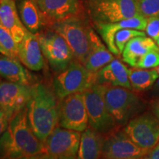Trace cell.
<instances>
[{
	"label": "cell",
	"mask_w": 159,
	"mask_h": 159,
	"mask_svg": "<svg viewBox=\"0 0 159 159\" xmlns=\"http://www.w3.org/2000/svg\"><path fill=\"white\" fill-rule=\"evenodd\" d=\"M0 158H45L44 143L32 130L27 107L12 117L0 136Z\"/></svg>",
	"instance_id": "obj_1"
},
{
	"label": "cell",
	"mask_w": 159,
	"mask_h": 159,
	"mask_svg": "<svg viewBox=\"0 0 159 159\" xmlns=\"http://www.w3.org/2000/svg\"><path fill=\"white\" fill-rule=\"evenodd\" d=\"M27 108L32 130L44 142L58 125L57 97L54 91L41 83L32 85V96Z\"/></svg>",
	"instance_id": "obj_2"
},
{
	"label": "cell",
	"mask_w": 159,
	"mask_h": 159,
	"mask_svg": "<svg viewBox=\"0 0 159 159\" xmlns=\"http://www.w3.org/2000/svg\"><path fill=\"white\" fill-rule=\"evenodd\" d=\"M47 28L61 35L71 48L75 60L85 64L90 52L91 27L84 16L58 21Z\"/></svg>",
	"instance_id": "obj_3"
},
{
	"label": "cell",
	"mask_w": 159,
	"mask_h": 159,
	"mask_svg": "<svg viewBox=\"0 0 159 159\" xmlns=\"http://www.w3.org/2000/svg\"><path fill=\"white\" fill-rule=\"evenodd\" d=\"M105 99L107 108L116 125H125L141 112L144 105L130 89L106 85Z\"/></svg>",
	"instance_id": "obj_4"
},
{
	"label": "cell",
	"mask_w": 159,
	"mask_h": 159,
	"mask_svg": "<svg viewBox=\"0 0 159 159\" xmlns=\"http://www.w3.org/2000/svg\"><path fill=\"white\" fill-rule=\"evenodd\" d=\"M92 73L83 63L74 60L66 68L57 73L53 80V91L57 99L75 93L83 92L95 82Z\"/></svg>",
	"instance_id": "obj_5"
},
{
	"label": "cell",
	"mask_w": 159,
	"mask_h": 159,
	"mask_svg": "<svg viewBox=\"0 0 159 159\" xmlns=\"http://www.w3.org/2000/svg\"><path fill=\"white\" fill-rule=\"evenodd\" d=\"M87 12L94 23H113L139 16L138 0H86Z\"/></svg>",
	"instance_id": "obj_6"
},
{
	"label": "cell",
	"mask_w": 159,
	"mask_h": 159,
	"mask_svg": "<svg viewBox=\"0 0 159 159\" xmlns=\"http://www.w3.org/2000/svg\"><path fill=\"white\" fill-rule=\"evenodd\" d=\"M106 85L94 83L83 91L89 125L101 134H109L116 124L107 108L105 99Z\"/></svg>",
	"instance_id": "obj_7"
},
{
	"label": "cell",
	"mask_w": 159,
	"mask_h": 159,
	"mask_svg": "<svg viewBox=\"0 0 159 159\" xmlns=\"http://www.w3.org/2000/svg\"><path fill=\"white\" fill-rule=\"evenodd\" d=\"M43 56L51 69L58 73L75 60L72 51L65 39L56 32L48 29L36 33Z\"/></svg>",
	"instance_id": "obj_8"
},
{
	"label": "cell",
	"mask_w": 159,
	"mask_h": 159,
	"mask_svg": "<svg viewBox=\"0 0 159 159\" xmlns=\"http://www.w3.org/2000/svg\"><path fill=\"white\" fill-rule=\"evenodd\" d=\"M58 125L82 133L89 126V117L83 93H75L57 102Z\"/></svg>",
	"instance_id": "obj_9"
},
{
	"label": "cell",
	"mask_w": 159,
	"mask_h": 159,
	"mask_svg": "<svg viewBox=\"0 0 159 159\" xmlns=\"http://www.w3.org/2000/svg\"><path fill=\"white\" fill-rule=\"evenodd\" d=\"M81 134L78 131L56 127L45 140V158H77Z\"/></svg>",
	"instance_id": "obj_10"
},
{
	"label": "cell",
	"mask_w": 159,
	"mask_h": 159,
	"mask_svg": "<svg viewBox=\"0 0 159 159\" xmlns=\"http://www.w3.org/2000/svg\"><path fill=\"white\" fill-rule=\"evenodd\" d=\"M124 131L136 145L150 151L159 142V120L156 116L144 114L125 125Z\"/></svg>",
	"instance_id": "obj_11"
},
{
	"label": "cell",
	"mask_w": 159,
	"mask_h": 159,
	"mask_svg": "<svg viewBox=\"0 0 159 159\" xmlns=\"http://www.w3.org/2000/svg\"><path fill=\"white\" fill-rule=\"evenodd\" d=\"M148 152L135 144L123 130L111 132L105 137L101 157L108 159H138L144 158Z\"/></svg>",
	"instance_id": "obj_12"
},
{
	"label": "cell",
	"mask_w": 159,
	"mask_h": 159,
	"mask_svg": "<svg viewBox=\"0 0 159 159\" xmlns=\"http://www.w3.org/2000/svg\"><path fill=\"white\" fill-rule=\"evenodd\" d=\"M42 14L44 26L70 18L83 16V5L80 0H35Z\"/></svg>",
	"instance_id": "obj_13"
},
{
	"label": "cell",
	"mask_w": 159,
	"mask_h": 159,
	"mask_svg": "<svg viewBox=\"0 0 159 159\" xmlns=\"http://www.w3.org/2000/svg\"><path fill=\"white\" fill-rule=\"evenodd\" d=\"M32 96V85L0 82V108L13 116L27 107Z\"/></svg>",
	"instance_id": "obj_14"
},
{
	"label": "cell",
	"mask_w": 159,
	"mask_h": 159,
	"mask_svg": "<svg viewBox=\"0 0 159 159\" xmlns=\"http://www.w3.org/2000/svg\"><path fill=\"white\" fill-rule=\"evenodd\" d=\"M148 19L143 16L122 20L113 23H94V27L99 34L101 35L109 50L115 55H119V52L115 44L114 37L116 33L119 30L131 28L144 31L146 29Z\"/></svg>",
	"instance_id": "obj_15"
},
{
	"label": "cell",
	"mask_w": 159,
	"mask_h": 159,
	"mask_svg": "<svg viewBox=\"0 0 159 159\" xmlns=\"http://www.w3.org/2000/svg\"><path fill=\"white\" fill-rule=\"evenodd\" d=\"M17 47L18 57L25 67L33 71H40L43 68L44 59L36 34L27 30Z\"/></svg>",
	"instance_id": "obj_16"
},
{
	"label": "cell",
	"mask_w": 159,
	"mask_h": 159,
	"mask_svg": "<svg viewBox=\"0 0 159 159\" xmlns=\"http://www.w3.org/2000/svg\"><path fill=\"white\" fill-rule=\"evenodd\" d=\"M95 82L98 84L132 89L129 80L128 68L115 58L97 71Z\"/></svg>",
	"instance_id": "obj_17"
},
{
	"label": "cell",
	"mask_w": 159,
	"mask_h": 159,
	"mask_svg": "<svg viewBox=\"0 0 159 159\" xmlns=\"http://www.w3.org/2000/svg\"><path fill=\"white\" fill-rule=\"evenodd\" d=\"M0 25L7 30L19 43L28 30L20 18L15 0L0 1Z\"/></svg>",
	"instance_id": "obj_18"
},
{
	"label": "cell",
	"mask_w": 159,
	"mask_h": 159,
	"mask_svg": "<svg viewBox=\"0 0 159 159\" xmlns=\"http://www.w3.org/2000/svg\"><path fill=\"white\" fill-rule=\"evenodd\" d=\"M90 52L84 66L91 72L97 73L112 61L114 56L108 47H105L92 27L90 30Z\"/></svg>",
	"instance_id": "obj_19"
},
{
	"label": "cell",
	"mask_w": 159,
	"mask_h": 159,
	"mask_svg": "<svg viewBox=\"0 0 159 159\" xmlns=\"http://www.w3.org/2000/svg\"><path fill=\"white\" fill-rule=\"evenodd\" d=\"M105 139L102 134L88 127L82 132L77 158L96 159L101 158Z\"/></svg>",
	"instance_id": "obj_20"
},
{
	"label": "cell",
	"mask_w": 159,
	"mask_h": 159,
	"mask_svg": "<svg viewBox=\"0 0 159 159\" xmlns=\"http://www.w3.org/2000/svg\"><path fill=\"white\" fill-rule=\"evenodd\" d=\"M159 49L156 41L152 38L137 36L129 41L122 53V60L131 67H136L137 63L149 51Z\"/></svg>",
	"instance_id": "obj_21"
},
{
	"label": "cell",
	"mask_w": 159,
	"mask_h": 159,
	"mask_svg": "<svg viewBox=\"0 0 159 159\" xmlns=\"http://www.w3.org/2000/svg\"><path fill=\"white\" fill-rule=\"evenodd\" d=\"M0 76L10 82L24 85H30L32 81L31 75L19 59L3 55H0Z\"/></svg>",
	"instance_id": "obj_22"
},
{
	"label": "cell",
	"mask_w": 159,
	"mask_h": 159,
	"mask_svg": "<svg viewBox=\"0 0 159 159\" xmlns=\"http://www.w3.org/2000/svg\"><path fill=\"white\" fill-rule=\"evenodd\" d=\"M18 11L26 28L36 34L44 26L41 12L35 0H21Z\"/></svg>",
	"instance_id": "obj_23"
},
{
	"label": "cell",
	"mask_w": 159,
	"mask_h": 159,
	"mask_svg": "<svg viewBox=\"0 0 159 159\" xmlns=\"http://www.w3.org/2000/svg\"><path fill=\"white\" fill-rule=\"evenodd\" d=\"M128 75L131 87L137 91H146L152 88L159 77L156 68L146 69L132 67L128 69Z\"/></svg>",
	"instance_id": "obj_24"
},
{
	"label": "cell",
	"mask_w": 159,
	"mask_h": 159,
	"mask_svg": "<svg viewBox=\"0 0 159 159\" xmlns=\"http://www.w3.org/2000/svg\"><path fill=\"white\" fill-rule=\"evenodd\" d=\"M0 53L5 56L19 59L17 43L11 33L0 25Z\"/></svg>",
	"instance_id": "obj_25"
},
{
	"label": "cell",
	"mask_w": 159,
	"mask_h": 159,
	"mask_svg": "<svg viewBox=\"0 0 159 159\" xmlns=\"http://www.w3.org/2000/svg\"><path fill=\"white\" fill-rule=\"evenodd\" d=\"M147 35L146 33L143 30H139L125 28L118 30L115 34L114 41L117 49H118L119 55L122 54L124 50L125 45L128 43L129 41L137 36H145Z\"/></svg>",
	"instance_id": "obj_26"
},
{
	"label": "cell",
	"mask_w": 159,
	"mask_h": 159,
	"mask_svg": "<svg viewBox=\"0 0 159 159\" xmlns=\"http://www.w3.org/2000/svg\"><path fill=\"white\" fill-rule=\"evenodd\" d=\"M139 13L145 18L159 16V0H138Z\"/></svg>",
	"instance_id": "obj_27"
},
{
	"label": "cell",
	"mask_w": 159,
	"mask_h": 159,
	"mask_svg": "<svg viewBox=\"0 0 159 159\" xmlns=\"http://www.w3.org/2000/svg\"><path fill=\"white\" fill-rule=\"evenodd\" d=\"M159 66V49H155L147 52L137 63L136 68L150 69Z\"/></svg>",
	"instance_id": "obj_28"
},
{
	"label": "cell",
	"mask_w": 159,
	"mask_h": 159,
	"mask_svg": "<svg viewBox=\"0 0 159 159\" xmlns=\"http://www.w3.org/2000/svg\"><path fill=\"white\" fill-rule=\"evenodd\" d=\"M146 34L157 41L159 38V16L148 18L146 26Z\"/></svg>",
	"instance_id": "obj_29"
},
{
	"label": "cell",
	"mask_w": 159,
	"mask_h": 159,
	"mask_svg": "<svg viewBox=\"0 0 159 159\" xmlns=\"http://www.w3.org/2000/svg\"><path fill=\"white\" fill-rule=\"evenodd\" d=\"M12 117L13 116L6 112L5 110L0 108V136L7 130Z\"/></svg>",
	"instance_id": "obj_30"
},
{
	"label": "cell",
	"mask_w": 159,
	"mask_h": 159,
	"mask_svg": "<svg viewBox=\"0 0 159 159\" xmlns=\"http://www.w3.org/2000/svg\"><path fill=\"white\" fill-rule=\"evenodd\" d=\"M144 158L159 159V142L148 152Z\"/></svg>",
	"instance_id": "obj_31"
},
{
	"label": "cell",
	"mask_w": 159,
	"mask_h": 159,
	"mask_svg": "<svg viewBox=\"0 0 159 159\" xmlns=\"http://www.w3.org/2000/svg\"><path fill=\"white\" fill-rule=\"evenodd\" d=\"M152 111H153L155 116L159 120V101L154 103L153 106H152Z\"/></svg>",
	"instance_id": "obj_32"
},
{
	"label": "cell",
	"mask_w": 159,
	"mask_h": 159,
	"mask_svg": "<svg viewBox=\"0 0 159 159\" xmlns=\"http://www.w3.org/2000/svg\"><path fill=\"white\" fill-rule=\"evenodd\" d=\"M152 91H153V93L155 94L158 95L159 96V77H158V79L156 80V82L155 83V84L153 85V89H152Z\"/></svg>",
	"instance_id": "obj_33"
},
{
	"label": "cell",
	"mask_w": 159,
	"mask_h": 159,
	"mask_svg": "<svg viewBox=\"0 0 159 159\" xmlns=\"http://www.w3.org/2000/svg\"><path fill=\"white\" fill-rule=\"evenodd\" d=\"M156 43H157V44H158V47H159V38H158V40H157Z\"/></svg>",
	"instance_id": "obj_34"
},
{
	"label": "cell",
	"mask_w": 159,
	"mask_h": 159,
	"mask_svg": "<svg viewBox=\"0 0 159 159\" xmlns=\"http://www.w3.org/2000/svg\"><path fill=\"white\" fill-rule=\"evenodd\" d=\"M156 69L157 71H158V73L159 74V66H158V67H157V68H156Z\"/></svg>",
	"instance_id": "obj_35"
},
{
	"label": "cell",
	"mask_w": 159,
	"mask_h": 159,
	"mask_svg": "<svg viewBox=\"0 0 159 159\" xmlns=\"http://www.w3.org/2000/svg\"><path fill=\"white\" fill-rule=\"evenodd\" d=\"M0 55H2V54H1V53H0Z\"/></svg>",
	"instance_id": "obj_36"
},
{
	"label": "cell",
	"mask_w": 159,
	"mask_h": 159,
	"mask_svg": "<svg viewBox=\"0 0 159 159\" xmlns=\"http://www.w3.org/2000/svg\"><path fill=\"white\" fill-rule=\"evenodd\" d=\"M0 1H1V0H0Z\"/></svg>",
	"instance_id": "obj_37"
}]
</instances>
